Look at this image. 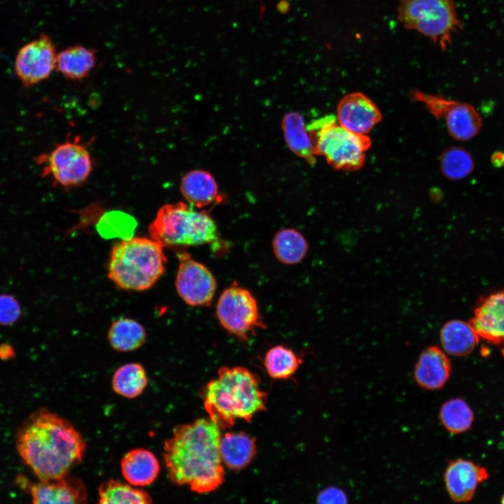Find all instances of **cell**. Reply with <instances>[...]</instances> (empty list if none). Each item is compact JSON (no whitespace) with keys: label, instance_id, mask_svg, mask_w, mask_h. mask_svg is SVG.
<instances>
[{"label":"cell","instance_id":"cell-1","mask_svg":"<svg viewBox=\"0 0 504 504\" xmlns=\"http://www.w3.org/2000/svg\"><path fill=\"white\" fill-rule=\"evenodd\" d=\"M220 437V428L209 418L175 426L163 445L170 480L200 494L219 488L225 481Z\"/></svg>","mask_w":504,"mask_h":504},{"label":"cell","instance_id":"cell-2","mask_svg":"<svg viewBox=\"0 0 504 504\" xmlns=\"http://www.w3.org/2000/svg\"><path fill=\"white\" fill-rule=\"evenodd\" d=\"M17 450L41 481L61 478L83 458L86 442L66 419L42 408L18 427Z\"/></svg>","mask_w":504,"mask_h":504},{"label":"cell","instance_id":"cell-3","mask_svg":"<svg viewBox=\"0 0 504 504\" xmlns=\"http://www.w3.org/2000/svg\"><path fill=\"white\" fill-rule=\"evenodd\" d=\"M203 400L209 419L224 429L237 420L250 422L266 409L267 396L258 377L248 369L223 366L206 384Z\"/></svg>","mask_w":504,"mask_h":504},{"label":"cell","instance_id":"cell-4","mask_svg":"<svg viewBox=\"0 0 504 504\" xmlns=\"http://www.w3.org/2000/svg\"><path fill=\"white\" fill-rule=\"evenodd\" d=\"M166 262L163 247L151 238L124 239L112 248L108 276L120 288L145 290L164 274Z\"/></svg>","mask_w":504,"mask_h":504},{"label":"cell","instance_id":"cell-5","mask_svg":"<svg viewBox=\"0 0 504 504\" xmlns=\"http://www.w3.org/2000/svg\"><path fill=\"white\" fill-rule=\"evenodd\" d=\"M148 232L163 248L212 244L218 235L216 225L206 211L181 202L161 206Z\"/></svg>","mask_w":504,"mask_h":504},{"label":"cell","instance_id":"cell-6","mask_svg":"<svg viewBox=\"0 0 504 504\" xmlns=\"http://www.w3.org/2000/svg\"><path fill=\"white\" fill-rule=\"evenodd\" d=\"M314 154L322 155L335 169L356 171L365 162V153L371 146L366 134L354 133L328 115L314 122L309 130Z\"/></svg>","mask_w":504,"mask_h":504},{"label":"cell","instance_id":"cell-7","mask_svg":"<svg viewBox=\"0 0 504 504\" xmlns=\"http://www.w3.org/2000/svg\"><path fill=\"white\" fill-rule=\"evenodd\" d=\"M398 19L445 50L451 35L462 28L454 0H399Z\"/></svg>","mask_w":504,"mask_h":504},{"label":"cell","instance_id":"cell-8","mask_svg":"<svg viewBox=\"0 0 504 504\" xmlns=\"http://www.w3.org/2000/svg\"><path fill=\"white\" fill-rule=\"evenodd\" d=\"M216 314L221 326L241 340H247L256 328H265L255 298L249 290L237 284L220 294Z\"/></svg>","mask_w":504,"mask_h":504},{"label":"cell","instance_id":"cell-9","mask_svg":"<svg viewBox=\"0 0 504 504\" xmlns=\"http://www.w3.org/2000/svg\"><path fill=\"white\" fill-rule=\"evenodd\" d=\"M410 97L421 103L435 118H444L449 134L456 140L472 139L481 129V117L469 104L417 90H411Z\"/></svg>","mask_w":504,"mask_h":504},{"label":"cell","instance_id":"cell-10","mask_svg":"<svg viewBox=\"0 0 504 504\" xmlns=\"http://www.w3.org/2000/svg\"><path fill=\"white\" fill-rule=\"evenodd\" d=\"M45 164L43 174L50 175L56 183L71 187L85 182L92 170V160L88 148L77 141H66L52 151L38 158Z\"/></svg>","mask_w":504,"mask_h":504},{"label":"cell","instance_id":"cell-11","mask_svg":"<svg viewBox=\"0 0 504 504\" xmlns=\"http://www.w3.org/2000/svg\"><path fill=\"white\" fill-rule=\"evenodd\" d=\"M178 258L176 288L179 297L190 306H209L216 290L214 276L186 253H179Z\"/></svg>","mask_w":504,"mask_h":504},{"label":"cell","instance_id":"cell-12","mask_svg":"<svg viewBox=\"0 0 504 504\" xmlns=\"http://www.w3.org/2000/svg\"><path fill=\"white\" fill-rule=\"evenodd\" d=\"M57 54L46 34L22 46L15 60V72L25 87L47 79L56 68Z\"/></svg>","mask_w":504,"mask_h":504},{"label":"cell","instance_id":"cell-13","mask_svg":"<svg viewBox=\"0 0 504 504\" xmlns=\"http://www.w3.org/2000/svg\"><path fill=\"white\" fill-rule=\"evenodd\" d=\"M469 323L479 338L498 347L504 356V290L482 298Z\"/></svg>","mask_w":504,"mask_h":504},{"label":"cell","instance_id":"cell-14","mask_svg":"<svg viewBox=\"0 0 504 504\" xmlns=\"http://www.w3.org/2000/svg\"><path fill=\"white\" fill-rule=\"evenodd\" d=\"M382 118L381 111L374 102L359 92L346 94L337 106V122L356 134H368Z\"/></svg>","mask_w":504,"mask_h":504},{"label":"cell","instance_id":"cell-15","mask_svg":"<svg viewBox=\"0 0 504 504\" xmlns=\"http://www.w3.org/2000/svg\"><path fill=\"white\" fill-rule=\"evenodd\" d=\"M486 470L474 462L457 458L449 463L444 482L451 499L456 503L470 500L478 484L488 478Z\"/></svg>","mask_w":504,"mask_h":504},{"label":"cell","instance_id":"cell-16","mask_svg":"<svg viewBox=\"0 0 504 504\" xmlns=\"http://www.w3.org/2000/svg\"><path fill=\"white\" fill-rule=\"evenodd\" d=\"M30 494L31 504H88L84 482L68 475L34 484L30 488Z\"/></svg>","mask_w":504,"mask_h":504},{"label":"cell","instance_id":"cell-17","mask_svg":"<svg viewBox=\"0 0 504 504\" xmlns=\"http://www.w3.org/2000/svg\"><path fill=\"white\" fill-rule=\"evenodd\" d=\"M451 370V362L444 351L431 346L420 354L414 368V379L421 387L437 390L445 385Z\"/></svg>","mask_w":504,"mask_h":504},{"label":"cell","instance_id":"cell-18","mask_svg":"<svg viewBox=\"0 0 504 504\" xmlns=\"http://www.w3.org/2000/svg\"><path fill=\"white\" fill-rule=\"evenodd\" d=\"M120 470L127 483L142 487L155 482L159 475L160 465L152 451L144 448H135L122 458Z\"/></svg>","mask_w":504,"mask_h":504},{"label":"cell","instance_id":"cell-19","mask_svg":"<svg viewBox=\"0 0 504 504\" xmlns=\"http://www.w3.org/2000/svg\"><path fill=\"white\" fill-rule=\"evenodd\" d=\"M219 449L224 466L234 471L246 468L257 453L255 439L245 432H230L221 435Z\"/></svg>","mask_w":504,"mask_h":504},{"label":"cell","instance_id":"cell-20","mask_svg":"<svg viewBox=\"0 0 504 504\" xmlns=\"http://www.w3.org/2000/svg\"><path fill=\"white\" fill-rule=\"evenodd\" d=\"M180 191L189 204L199 209L212 204L218 196L215 178L202 169L186 173L180 182Z\"/></svg>","mask_w":504,"mask_h":504},{"label":"cell","instance_id":"cell-21","mask_svg":"<svg viewBox=\"0 0 504 504\" xmlns=\"http://www.w3.org/2000/svg\"><path fill=\"white\" fill-rule=\"evenodd\" d=\"M479 337L469 322L451 320L440 331V342L444 351L454 356H465L476 347Z\"/></svg>","mask_w":504,"mask_h":504},{"label":"cell","instance_id":"cell-22","mask_svg":"<svg viewBox=\"0 0 504 504\" xmlns=\"http://www.w3.org/2000/svg\"><path fill=\"white\" fill-rule=\"evenodd\" d=\"M96 59L94 50L76 45L57 54L55 69L67 78L80 80L90 74L95 66Z\"/></svg>","mask_w":504,"mask_h":504},{"label":"cell","instance_id":"cell-23","mask_svg":"<svg viewBox=\"0 0 504 504\" xmlns=\"http://www.w3.org/2000/svg\"><path fill=\"white\" fill-rule=\"evenodd\" d=\"M281 125L286 144L290 150L309 163H314V145L303 117L297 112L288 113L284 117Z\"/></svg>","mask_w":504,"mask_h":504},{"label":"cell","instance_id":"cell-24","mask_svg":"<svg viewBox=\"0 0 504 504\" xmlns=\"http://www.w3.org/2000/svg\"><path fill=\"white\" fill-rule=\"evenodd\" d=\"M111 346L120 352H130L145 343L146 332L144 326L130 318H120L112 322L107 335Z\"/></svg>","mask_w":504,"mask_h":504},{"label":"cell","instance_id":"cell-25","mask_svg":"<svg viewBox=\"0 0 504 504\" xmlns=\"http://www.w3.org/2000/svg\"><path fill=\"white\" fill-rule=\"evenodd\" d=\"M112 388L115 393L126 398H135L146 388L148 378L145 368L138 363H129L120 366L113 373Z\"/></svg>","mask_w":504,"mask_h":504},{"label":"cell","instance_id":"cell-26","mask_svg":"<svg viewBox=\"0 0 504 504\" xmlns=\"http://www.w3.org/2000/svg\"><path fill=\"white\" fill-rule=\"evenodd\" d=\"M308 243L298 230L285 228L278 231L272 240V248L276 259L286 265L299 263L306 256Z\"/></svg>","mask_w":504,"mask_h":504},{"label":"cell","instance_id":"cell-27","mask_svg":"<svg viewBox=\"0 0 504 504\" xmlns=\"http://www.w3.org/2000/svg\"><path fill=\"white\" fill-rule=\"evenodd\" d=\"M98 495L97 504H152L147 491L115 479L102 482Z\"/></svg>","mask_w":504,"mask_h":504},{"label":"cell","instance_id":"cell-28","mask_svg":"<svg viewBox=\"0 0 504 504\" xmlns=\"http://www.w3.org/2000/svg\"><path fill=\"white\" fill-rule=\"evenodd\" d=\"M302 363V357L283 345L270 348L264 358L268 375L275 379H286L293 376Z\"/></svg>","mask_w":504,"mask_h":504},{"label":"cell","instance_id":"cell-29","mask_svg":"<svg viewBox=\"0 0 504 504\" xmlns=\"http://www.w3.org/2000/svg\"><path fill=\"white\" fill-rule=\"evenodd\" d=\"M442 426L453 434L468 430L474 421V413L462 398H454L444 402L439 412Z\"/></svg>","mask_w":504,"mask_h":504},{"label":"cell","instance_id":"cell-30","mask_svg":"<svg viewBox=\"0 0 504 504\" xmlns=\"http://www.w3.org/2000/svg\"><path fill=\"white\" fill-rule=\"evenodd\" d=\"M440 166L442 173L447 178L459 180L472 172L475 162L468 150L461 147L451 146L441 155Z\"/></svg>","mask_w":504,"mask_h":504},{"label":"cell","instance_id":"cell-31","mask_svg":"<svg viewBox=\"0 0 504 504\" xmlns=\"http://www.w3.org/2000/svg\"><path fill=\"white\" fill-rule=\"evenodd\" d=\"M21 312V307L15 298L7 294L0 295V326L14 324Z\"/></svg>","mask_w":504,"mask_h":504},{"label":"cell","instance_id":"cell-32","mask_svg":"<svg viewBox=\"0 0 504 504\" xmlns=\"http://www.w3.org/2000/svg\"><path fill=\"white\" fill-rule=\"evenodd\" d=\"M316 504H348L346 493L337 486H328L318 492Z\"/></svg>","mask_w":504,"mask_h":504},{"label":"cell","instance_id":"cell-33","mask_svg":"<svg viewBox=\"0 0 504 504\" xmlns=\"http://www.w3.org/2000/svg\"><path fill=\"white\" fill-rule=\"evenodd\" d=\"M15 356V351L13 347L8 343L0 344V359L8 360Z\"/></svg>","mask_w":504,"mask_h":504},{"label":"cell","instance_id":"cell-34","mask_svg":"<svg viewBox=\"0 0 504 504\" xmlns=\"http://www.w3.org/2000/svg\"><path fill=\"white\" fill-rule=\"evenodd\" d=\"M493 165L496 167H500L504 165V153L502 151H496L493 153L491 158Z\"/></svg>","mask_w":504,"mask_h":504},{"label":"cell","instance_id":"cell-35","mask_svg":"<svg viewBox=\"0 0 504 504\" xmlns=\"http://www.w3.org/2000/svg\"><path fill=\"white\" fill-rule=\"evenodd\" d=\"M276 8L279 13H286L290 8V4L287 0H281L277 4Z\"/></svg>","mask_w":504,"mask_h":504},{"label":"cell","instance_id":"cell-36","mask_svg":"<svg viewBox=\"0 0 504 504\" xmlns=\"http://www.w3.org/2000/svg\"><path fill=\"white\" fill-rule=\"evenodd\" d=\"M500 504H504V494H503V496H502V498H501V500H500Z\"/></svg>","mask_w":504,"mask_h":504}]
</instances>
